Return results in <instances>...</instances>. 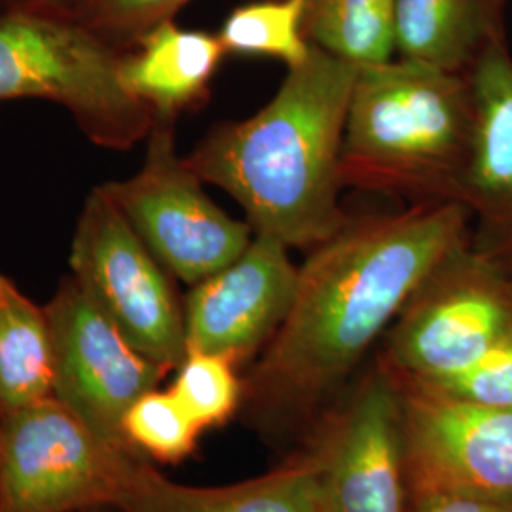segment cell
Wrapping results in <instances>:
<instances>
[{
  "instance_id": "cell-1",
  "label": "cell",
  "mask_w": 512,
  "mask_h": 512,
  "mask_svg": "<svg viewBox=\"0 0 512 512\" xmlns=\"http://www.w3.org/2000/svg\"><path fill=\"white\" fill-rule=\"evenodd\" d=\"M471 238L459 202L349 217L298 266L293 306L243 378L256 429H310L442 256Z\"/></svg>"
},
{
  "instance_id": "cell-2",
  "label": "cell",
  "mask_w": 512,
  "mask_h": 512,
  "mask_svg": "<svg viewBox=\"0 0 512 512\" xmlns=\"http://www.w3.org/2000/svg\"><path fill=\"white\" fill-rule=\"evenodd\" d=\"M357 73L359 65L311 44L266 107L215 126L184 162L241 205L255 234L313 249L349 219L340 148Z\"/></svg>"
},
{
  "instance_id": "cell-3",
  "label": "cell",
  "mask_w": 512,
  "mask_h": 512,
  "mask_svg": "<svg viewBox=\"0 0 512 512\" xmlns=\"http://www.w3.org/2000/svg\"><path fill=\"white\" fill-rule=\"evenodd\" d=\"M475 118L467 74L406 59L359 67L340 148L342 186L410 205L459 202Z\"/></svg>"
},
{
  "instance_id": "cell-4",
  "label": "cell",
  "mask_w": 512,
  "mask_h": 512,
  "mask_svg": "<svg viewBox=\"0 0 512 512\" xmlns=\"http://www.w3.org/2000/svg\"><path fill=\"white\" fill-rule=\"evenodd\" d=\"M120 65L116 46L65 14H0V101L50 99L71 110L93 143L126 150L148 137L156 116L128 92Z\"/></svg>"
},
{
  "instance_id": "cell-5",
  "label": "cell",
  "mask_w": 512,
  "mask_h": 512,
  "mask_svg": "<svg viewBox=\"0 0 512 512\" xmlns=\"http://www.w3.org/2000/svg\"><path fill=\"white\" fill-rule=\"evenodd\" d=\"M139 456L54 397L0 408V512L114 509Z\"/></svg>"
},
{
  "instance_id": "cell-6",
  "label": "cell",
  "mask_w": 512,
  "mask_h": 512,
  "mask_svg": "<svg viewBox=\"0 0 512 512\" xmlns=\"http://www.w3.org/2000/svg\"><path fill=\"white\" fill-rule=\"evenodd\" d=\"M511 330V279L469 238L423 277L387 330L380 357L408 380L435 382L473 365Z\"/></svg>"
},
{
  "instance_id": "cell-7",
  "label": "cell",
  "mask_w": 512,
  "mask_h": 512,
  "mask_svg": "<svg viewBox=\"0 0 512 512\" xmlns=\"http://www.w3.org/2000/svg\"><path fill=\"white\" fill-rule=\"evenodd\" d=\"M302 454L321 512H410L401 387L382 357L311 423Z\"/></svg>"
},
{
  "instance_id": "cell-8",
  "label": "cell",
  "mask_w": 512,
  "mask_h": 512,
  "mask_svg": "<svg viewBox=\"0 0 512 512\" xmlns=\"http://www.w3.org/2000/svg\"><path fill=\"white\" fill-rule=\"evenodd\" d=\"M173 126L175 120L156 118L143 167L103 190L169 274L196 285L234 262L255 230L203 192L202 179L177 154Z\"/></svg>"
},
{
  "instance_id": "cell-9",
  "label": "cell",
  "mask_w": 512,
  "mask_h": 512,
  "mask_svg": "<svg viewBox=\"0 0 512 512\" xmlns=\"http://www.w3.org/2000/svg\"><path fill=\"white\" fill-rule=\"evenodd\" d=\"M73 277L148 359L175 370L186 355L184 304L171 274L101 188L76 222Z\"/></svg>"
},
{
  "instance_id": "cell-10",
  "label": "cell",
  "mask_w": 512,
  "mask_h": 512,
  "mask_svg": "<svg viewBox=\"0 0 512 512\" xmlns=\"http://www.w3.org/2000/svg\"><path fill=\"white\" fill-rule=\"evenodd\" d=\"M44 310L54 348V399L103 439L131 448L122 435L124 416L169 370L135 348L73 275L59 283Z\"/></svg>"
},
{
  "instance_id": "cell-11",
  "label": "cell",
  "mask_w": 512,
  "mask_h": 512,
  "mask_svg": "<svg viewBox=\"0 0 512 512\" xmlns=\"http://www.w3.org/2000/svg\"><path fill=\"white\" fill-rule=\"evenodd\" d=\"M393 374L401 387L410 499L512 494V410L458 401Z\"/></svg>"
},
{
  "instance_id": "cell-12",
  "label": "cell",
  "mask_w": 512,
  "mask_h": 512,
  "mask_svg": "<svg viewBox=\"0 0 512 512\" xmlns=\"http://www.w3.org/2000/svg\"><path fill=\"white\" fill-rule=\"evenodd\" d=\"M289 245L255 234L249 247L219 272L192 285L184 300L186 351H203L239 366L281 329L298 285Z\"/></svg>"
},
{
  "instance_id": "cell-13",
  "label": "cell",
  "mask_w": 512,
  "mask_h": 512,
  "mask_svg": "<svg viewBox=\"0 0 512 512\" xmlns=\"http://www.w3.org/2000/svg\"><path fill=\"white\" fill-rule=\"evenodd\" d=\"M475 139L459 203L471 213V245L505 274L512 270V57L507 42L471 71Z\"/></svg>"
},
{
  "instance_id": "cell-14",
  "label": "cell",
  "mask_w": 512,
  "mask_h": 512,
  "mask_svg": "<svg viewBox=\"0 0 512 512\" xmlns=\"http://www.w3.org/2000/svg\"><path fill=\"white\" fill-rule=\"evenodd\" d=\"M116 512H321L315 475L300 452L266 475L215 488L169 480L139 456L114 505Z\"/></svg>"
},
{
  "instance_id": "cell-15",
  "label": "cell",
  "mask_w": 512,
  "mask_h": 512,
  "mask_svg": "<svg viewBox=\"0 0 512 512\" xmlns=\"http://www.w3.org/2000/svg\"><path fill=\"white\" fill-rule=\"evenodd\" d=\"M509 0H395L399 59L471 74L490 48L507 42Z\"/></svg>"
},
{
  "instance_id": "cell-16",
  "label": "cell",
  "mask_w": 512,
  "mask_h": 512,
  "mask_svg": "<svg viewBox=\"0 0 512 512\" xmlns=\"http://www.w3.org/2000/svg\"><path fill=\"white\" fill-rule=\"evenodd\" d=\"M131 48L133 54H122V82L156 118L167 120L209 97L211 80L226 55L217 35L181 29L173 19L148 29Z\"/></svg>"
},
{
  "instance_id": "cell-17",
  "label": "cell",
  "mask_w": 512,
  "mask_h": 512,
  "mask_svg": "<svg viewBox=\"0 0 512 512\" xmlns=\"http://www.w3.org/2000/svg\"><path fill=\"white\" fill-rule=\"evenodd\" d=\"M54 397V348L46 310L0 274V408Z\"/></svg>"
},
{
  "instance_id": "cell-18",
  "label": "cell",
  "mask_w": 512,
  "mask_h": 512,
  "mask_svg": "<svg viewBox=\"0 0 512 512\" xmlns=\"http://www.w3.org/2000/svg\"><path fill=\"white\" fill-rule=\"evenodd\" d=\"M395 0H306L311 44L359 67L385 63L393 46Z\"/></svg>"
},
{
  "instance_id": "cell-19",
  "label": "cell",
  "mask_w": 512,
  "mask_h": 512,
  "mask_svg": "<svg viewBox=\"0 0 512 512\" xmlns=\"http://www.w3.org/2000/svg\"><path fill=\"white\" fill-rule=\"evenodd\" d=\"M304 19L306 0H260L236 8L217 37L226 54L274 57L293 69L311 52Z\"/></svg>"
},
{
  "instance_id": "cell-20",
  "label": "cell",
  "mask_w": 512,
  "mask_h": 512,
  "mask_svg": "<svg viewBox=\"0 0 512 512\" xmlns=\"http://www.w3.org/2000/svg\"><path fill=\"white\" fill-rule=\"evenodd\" d=\"M202 433L171 389H152L141 395L122 421V435L129 446L158 463H181L190 458Z\"/></svg>"
},
{
  "instance_id": "cell-21",
  "label": "cell",
  "mask_w": 512,
  "mask_h": 512,
  "mask_svg": "<svg viewBox=\"0 0 512 512\" xmlns=\"http://www.w3.org/2000/svg\"><path fill=\"white\" fill-rule=\"evenodd\" d=\"M175 372L169 389L203 431L220 427L238 414L243 378H239L238 366L230 359L203 351H186Z\"/></svg>"
},
{
  "instance_id": "cell-22",
  "label": "cell",
  "mask_w": 512,
  "mask_h": 512,
  "mask_svg": "<svg viewBox=\"0 0 512 512\" xmlns=\"http://www.w3.org/2000/svg\"><path fill=\"white\" fill-rule=\"evenodd\" d=\"M188 0H71L67 16L109 44L131 48L148 29L183 8Z\"/></svg>"
},
{
  "instance_id": "cell-23",
  "label": "cell",
  "mask_w": 512,
  "mask_h": 512,
  "mask_svg": "<svg viewBox=\"0 0 512 512\" xmlns=\"http://www.w3.org/2000/svg\"><path fill=\"white\" fill-rule=\"evenodd\" d=\"M416 384L465 403L512 410V330L488 353L458 374L435 382Z\"/></svg>"
},
{
  "instance_id": "cell-24",
  "label": "cell",
  "mask_w": 512,
  "mask_h": 512,
  "mask_svg": "<svg viewBox=\"0 0 512 512\" xmlns=\"http://www.w3.org/2000/svg\"><path fill=\"white\" fill-rule=\"evenodd\" d=\"M410 512H512V494L440 492L412 497Z\"/></svg>"
},
{
  "instance_id": "cell-25",
  "label": "cell",
  "mask_w": 512,
  "mask_h": 512,
  "mask_svg": "<svg viewBox=\"0 0 512 512\" xmlns=\"http://www.w3.org/2000/svg\"><path fill=\"white\" fill-rule=\"evenodd\" d=\"M71 0H25L27 8H37V10H46V12H55V14H65L69 8Z\"/></svg>"
},
{
  "instance_id": "cell-26",
  "label": "cell",
  "mask_w": 512,
  "mask_h": 512,
  "mask_svg": "<svg viewBox=\"0 0 512 512\" xmlns=\"http://www.w3.org/2000/svg\"><path fill=\"white\" fill-rule=\"evenodd\" d=\"M6 8H27L25 0H0Z\"/></svg>"
},
{
  "instance_id": "cell-27",
  "label": "cell",
  "mask_w": 512,
  "mask_h": 512,
  "mask_svg": "<svg viewBox=\"0 0 512 512\" xmlns=\"http://www.w3.org/2000/svg\"><path fill=\"white\" fill-rule=\"evenodd\" d=\"M84 512H116V509H110V507H101V509H90V511Z\"/></svg>"
},
{
  "instance_id": "cell-28",
  "label": "cell",
  "mask_w": 512,
  "mask_h": 512,
  "mask_svg": "<svg viewBox=\"0 0 512 512\" xmlns=\"http://www.w3.org/2000/svg\"><path fill=\"white\" fill-rule=\"evenodd\" d=\"M507 275H509V279H511V283H512V270H511V272H509V274H507Z\"/></svg>"
}]
</instances>
